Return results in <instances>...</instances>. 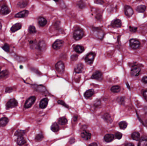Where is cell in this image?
I'll list each match as a JSON object with an SVG mask.
<instances>
[{
    "label": "cell",
    "instance_id": "4",
    "mask_svg": "<svg viewBox=\"0 0 147 146\" xmlns=\"http://www.w3.org/2000/svg\"><path fill=\"white\" fill-rule=\"evenodd\" d=\"M36 99V97L35 96H31L26 101L24 105V107H25V108H28L32 107L35 103Z\"/></svg>",
    "mask_w": 147,
    "mask_h": 146
},
{
    "label": "cell",
    "instance_id": "39",
    "mask_svg": "<svg viewBox=\"0 0 147 146\" xmlns=\"http://www.w3.org/2000/svg\"><path fill=\"white\" fill-rule=\"evenodd\" d=\"M44 138L43 135H42L41 134H39L36 135L35 136V140L37 141V142H41L43 140Z\"/></svg>",
    "mask_w": 147,
    "mask_h": 146
},
{
    "label": "cell",
    "instance_id": "44",
    "mask_svg": "<svg viewBox=\"0 0 147 146\" xmlns=\"http://www.w3.org/2000/svg\"><path fill=\"white\" fill-rule=\"evenodd\" d=\"M78 58V56L77 55H73L71 57V60L72 61H75Z\"/></svg>",
    "mask_w": 147,
    "mask_h": 146
},
{
    "label": "cell",
    "instance_id": "25",
    "mask_svg": "<svg viewBox=\"0 0 147 146\" xmlns=\"http://www.w3.org/2000/svg\"><path fill=\"white\" fill-rule=\"evenodd\" d=\"M131 137L133 138V139L135 140L136 141H139L140 139V135L139 133L137 132H133L131 135Z\"/></svg>",
    "mask_w": 147,
    "mask_h": 146
},
{
    "label": "cell",
    "instance_id": "36",
    "mask_svg": "<svg viewBox=\"0 0 147 146\" xmlns=\"http://www.w3.org/2000/svg\"><path fill=\"white\" fill-rule=\"evenodd\" d=\"M28 4V2L27 1L25 0H23L21 1L18 3V7L20 8H24L25 7H26L27 6V5Z\"/></svg>",
    "mask_w": 147,
    "mask_h": 146
},
{
    "label": "cell",
    "instance_id": "34",
    "mask_svg": "<svg viewBox=\"0 0 147 146\" xmlns=\"http://www.w3.org/2000/svg\"><path fill=\"white\" fill-rule=\"evenodd\" d=\"M120 90H121L120 87H119V86H118V85L114 86L110 89L111 92L114 93H119L120 91Z\"/></svg>",
    "mask_w": 147,
    "mask_h": 146
},
{
    "label": "cell",
    "instance_id": "9",
    "mask_svg": "<svg viewBox=\"0 0 147 146\" xmlns=\"http://www.w3.org/2000/svg\"><path fill=\"white\" fill-rule=\"evenodd\" d=\"M125 13L126 16L130 17L133 15L134 11L132 8L129 6H126L124 8Z\"/></svg>",
    "mask_w": 147,
    "mask_h": 146
},
{
    "label": "cell",
    "instance_id": "26",
    "mask_svg": "<svg viewBox=\"0 0 147 146\" xmlns=\"http://www.w3.org/2000/svg\"><path fill=\"white\" fill-rule=\"evenodd\" d=\"M74 50L78 53H81L83 52L84 51V48L83 46L81 45H77L75 46L74 48Z\"/></svg>",
    "mask_w": 147,
    "mask_h": 146
},
{
    "label": "cell",
    "instance_id": "11",
    "mask_svg": "<svg viewBox=\"0 0 147 146\" xmlns=\"http://www.w3.org/2000/svg\"><path fill=\"white\" fill-rule=\"evenodd\" d=\"M93 32L97 38L101 39L103 37L104 33L101 30H99L98 29H94V30H93Z\"/></svg>",
    "mask_w": 147,
    "mask_h": 146
},
{
    "label": "cell",
    "instance_id": "41",
    "mask_svg": "<svg viewBox=\"0 0 147 146\" xmlns=\"http://www.w3.org/2000/svg\"><path fill=\"white\" fill-rule=\"evenodd\" d=\"M115 137H116L117 139L119 140L120 139L122 138L123 135H122V133H119V132H117V133H115Z\"/></svg>",
    "mask_w": 147,
    "mask_h": 146
},
{
    "label": "cell",
    "instance_id": "2",
    "mask_svg": "<svg viewBox=\"0 0 147 146\" xmlns=\"http://www.w3.org/2000/svg\"><path fill=\"white\" fill-rule=\"evenodd\" d=\"M96 56V54L94 52H90L85 57V62L87 64L89 65H91L92 64Z\"/></svg>",
    "mask_w": 147,
    "mask_h": 146
},
{
    "label": "cell",
    "instance_id": "32",
    "mask_svg": "<svg viewBox=\"0 0 147 146\" xmlns=\"http://www.w3.org/2000/svg\"><path fill=\"white\" fill-rule=\"evenodd\" d=\"M58 122L60 125L63 126V125L66 124L68 122V120L67 119H66L64 117H60L59 119Z\"/></svg>",
    "mask_w": 147,
    "mask_h": 146
},
{
    "label": "cell",
    "instance_id": "27",
    "mask_svg": "<svg viewBox=\"0 0 147 146\" xmlns=\"http://www.w3.org/2000/svg\"><path fill=\"white\" fill-rule=\"evenodd\" d=\"M16 142L18 145H23L26 143V140L23 136H19L17 138Z\"/></svg>",
    "mask_w": 147,
    "mask_h": 146
},
{
    "label": "cell",
    "instance_id": "21",
    "mask_svg": "<svg viewBox=\"0 0 147 146\" xmlns=\"http://www.w3.org/2000/svg\"><path fill=\"white\" fill-rule=\"evenodd\" d=\"M38 23L41 27H44L47 23V21L43 17H40L38 19Z\"/></svg>",
    "mask_w": 147,
    "mask_h": 146
},
{
    "label": "cell",
    "instance_id": "1",
    "mask_svg": "<svg viewBox=\"0 0 147 146\" xmlns=\"http://www.w3.org/2000/svg\"><path fill=\"white\" fill-rule=\"evenodd\" d=\"M84 36V32L82 29H77L74 32L73 37L76 40L81 39Z\"/></svg>",
    "mask_w": 147,
    "mask_h": 146
},
{
    "label": "cell",
    "instance_id": "22",
    "mask_svg": "<svg viewBox=\"0 0 147 146\" xmlns=\"http://www.w3.org/2000/svg\"><path fill=\"white\" fill-rule=\"evenodd\" d=\"M83 69V65L82 63H79L74 68V71L76 73H82Z\"/></svg>",
    "mask_w": 147,
    "mask_h": 146
},
{
    "label": "cell",
    "instance_id": "13",
    "mask_svg": "<svg viewBox=\"0 0 147 146\" xmlns=\"http://www.w3.org/2000/svg\"><path fill=\"white\" fill-rule=\"evenodd\" d=\"M33 88L35 89L37 91L42 92V93H46L47 92V90L45 87H44L42 85H34L33 86Z\"/></svg>",
    "mask_w": 147,
    "mask_h": 146
},
{
    "label": "cell",
    "instance_id": "50",
    "mask_svg": "<svg viewBox=\"0 0 147 146\" xmlns=\"http://www.w3.org/2000/svg\"><path fill=\"white\" fill-rule=\"evenodd\" d=\"M74 121H76L77 120V119H78V117L77 116H74Z\"/></svg>",
    "mask_w": 147,
    "mask_h": 146
},
{
    "label": "cell",
    "instance_id": "15",
    "mask_svg": "<svg viewBox=\"0 0 147 146\" xmlns=\"http://www.w3.org/2000/svg\"><path fill=\"white\" fill-rule=\"evenodd\" d=\"M121 25H122L121 21L118 19H116L115 20L113 21L111 23V26L114 28H118V27H121Z\"/></svg>",
    "mask_w": 147,
    "mask_h": 146
},
{
    "label": "cell",
    "instance_id": "48",
    "mask_svg": "<svg viewBox=\"0 0 147 146\" xmlns=\"http://www.w3.org/2000/svg\"><path fill=\"white\" fill-rule=\"evenodd\" d=\"M125 145L126 146H134V144H133L132 143L127 142V143H126L125 144Z\"/></svg>",
    "mask_w": 147,
    "mask_h": 146
},
{
    "label": "cell",
    "instance_id": "52",
    "mask_svg": "<svg viewBox=\"0 0 147 146\" xmlns=\"http://www.w3.org/2000/svg\"><path fill=\"white\" fill-rule=\"evenodd\" d=\"M54 0L55 1V2H57L59 0Z\"/></svg>",
    "mask_w": 147,
    "mask_h": 146
},
{
    "label": "cell",
    "instance_id": "14",
    "mask_svg": "<svg viewBox=\"0 0 147 146\" xmlns=\"http://www.w3.org/2000/svg\"><path fill=\"white\" fill-rule=\"evenodd\" d=\"M28 13H29V12L28 11L26 10H24L16 14L15 16L16 18H24V17L28 16Z\"/></svg>",
    "mask_w": 147,
    "mask_h": 146
},
{
    "label": "cell",
    "instance_id": "16",
    "mask_svg": "<svg viewBox=\"0 0 147 146\" xmlns=\"http://www.w3.org/2000/svg\"><path fill=\"white\" fill-rule=\"evenodd\" d=\"M48 99L46 98H44L41 101L40 103V107L44 109L46 107L48 103Z\"/></svg>",
    "mask_w": 147,
    "mask_h": 146
},
{
    "label": "cell",
    "instance_id": "37",
    "mask_svg": "<svg viewBox=\"0 0 147 146\" xmlns=\"http://www.w3.org/2000/svg\"><path fill=\"white\" fill-rule=\"evenodd\" d=\"M28 32L31 34H35L36 32V28H35V26H34L33 25H31L29 26V27L28 28Z\"/></svg>",
    "mask_w": 147,
    "mask_h": 146
},
{
    "label": "cell",
    "instance_id": "33",
    "mask_svg": "<svg viewBox=\"0 0 147 146\" xmlns=\"http://www.w3.org/2000/svg\"><path fill=\"white\" fill-rule=\"evenodd\" d=\"M146 9V7L145 5H141L136 7V10L138 13H143Z\"/></svg>",
    "mask_w": 147,
    "mask_h": 146
},
{
    "label": "cell",
    "instance_id": "3",
    "mask_svg": "<svg viewBox=\"0 0 147 146\" xmlns=\"http://www.w3.org/2000/svg\"><path fill=\"white\" fill-rule=\"evenodd\" d=\"M129 45L133 49H137L140 47V43L137 39H132L129 40Z\"/></svg>",
    "mask_w": 147,
    "mask_h": 146
},
{
    "label": "cell",
    "instance_id": "12",
    "mask_svg": "<svg viewBox=\"0 0 147 146\" xmlns=\"http://www.w3.org/2000/svg\"><path fill=\"white\" fill-rule=\"evenodd\" d=\"M81 136L85 140L89 141L91 137V134L87 131H84L81 133Z\"/></svg>",
    "mask_w": 147,
    "mask_h": 146
},
{
    "label": "cell",
    "instance_id": "40",
    "mask_svg": "<svg viewBox=\"0 0 147 146\" xmlns=\"http://www.w3.org/2000/svg\"><path fill=\"white\" fill-rule=\"evenodd\" d=\"M3 49L6 52H9L10 50L9 46L7 44H5V45L2 47Z\"/></svg>",
    "mask_w": 147,
    "mask_h": 146
},
{
    "label": "cell",
    "instance_id": "23",
    "mask_svg": "<svg viewBox=\"0 0 147 146\" xmlns=\"http://www.w3.org/2000/svg\"><path fill=\"white\" fill-rule=\"evenodd\" d=\"M94 94V92L93 90H89L85 92L84 94V96L86 98L89 99Z\"/></svg>",
    "mask_w": 147,
    "mask_h": 146
},
{
    "label": "cell",
    "instance_id": "35",
    "mask_svg": "<svg viewBox=\"0 0 147 146\" xmlns=\"http://www.w3.org/2000/svg\"><path fill=\"white\" fill-rule=\"evenodd\" d=\"M128 125V123L126 121H121L119 123V127L120 129L124 130L126 129Z\"/></svg>",
    "mask_w": 147,
    "mask_h": 146
},
{
    "label": "cell",
    "instance_id": "43",
    "mask_svg": "<svg viewBox=\"0 0 147 146\" xmlns=\"http://www.w3.org/2000/svg\"><path fill=\"white\" fill-rule=\"evenodd\" d=\"M58 103L59 104H60V105H62L64 106L65 107H69L67 105H66V104L64 102H63V101L59 100L58 101Z\"/></svg>",
    "mask_w": 147,
    "mask_h": 146
},
{
    "label": "cell",
    "instance_id": "10",
    "mask_svg": "<svg viewBox=\"0 0 147 146\" xmlns=\"http://www.w3.org/2000/svg\"><path fill=\"white\" fill-rule=\"evenodd\" d=\"M102 73L99 71H96L92 75L91 78L96 80H101L102 78Z\"/></svg>",
    "mask_w": 147,
    "mask_h": 146
},
{
    "label": "cell",
    "instance_id": "20",
    "mask_svg": "<svg viewBox=\"0 0 147 146\" xmlns=\"http://www.w3.org/2000/svg\"><path fill=\"white\" fill-rule=\"evenodd\" d=\"M10 12L9 7L7 6H4L1 8L0 10V13L2 15H7Z\"/></svg>",
    "mask_w": 147,
    "mask_h": 146
},
{
    "label": "cell",
    "instance_id": "45",
    "mask_svg": "<svg viewBox=\"0 0 147 146\" xmlns=\"http://www.w3.org/2000/svg\"><path fill=\"white\" fill-rule=\"evenodd\" d=\"M142 81L143 83H144V84H147V76H145L143 77Z\"/></svg>",
    "mask_w": 147,
    "mask_h": 146
},
{
    "label": "cell",
    "instance_id": "38",
    "mask_svg": "<svg viewBox=\"0 0 147 146\" xmlns=\"http://www.w3.org/2000/svg\"><path fill=\"white\" fill-rule=\"evenodd\" d=\"M25 132L24 130H18L16 131L15 133V135L19 137V136H23V135L25 134Z\"/></svg>",
    "mask_w": 147,
    "mask_h": 146
},
{
    "label": "cell",
    "instance_id": "47",
    "mask_svg": "<svg viewBox=\"0 0 147 146\" xmlns=\"http://www.w3.org/2000/svg\"><path fill=\"white\" fill-rule=\"evenodd\" d=\"M124 102H125L124 98L123 97H121L120 99H119V103H120L121 104H124Z\"/></svg>",
    "mask_w": 147,
    "mask_h": 146
},
{
    "label": "cell",
    "instance_id": "29",
    "mask_svg": "<svg viewBox=\"0 0 147 146\" xmlns=\"http://www.w3.org/2000/svg\"><path fill=\"white\" fill-rule=\"evenodd\" d=\"M9 121V120L7 117H4L0 119V126H5L7 124Z\"/></svg>",
    "mask_w": 147,
    "mask_h": 146
},
{
    "label": "cell",
    "instance_id": "49",
    "mask_svg": "<svg viewBox=\"0 0 147 146\" xmlns=\"http://www.w3.org/2000/svg\"><path fill=\"white\" fill-rule=\"evenodd\" d=\"M97 144L96 143H92V144H90V146H97Z\"/></svg>",
    "mask_w": 147,
    "mask_h": 146
},
{
    "label": "cell",
    "instance_id": "51",
    "mask_svg": "<svg viewBox=\"0 0 147 146\" xmlns=\"http://www.w3.org/2000/svg\"><path fill=\"white\" fill-rule=\"evenodd\" d=\"M2 25H1V24L0 23V30H1V28H2Z\"/></svg>",
    "mask_w": 147,
    "mask_h": 146
},
{
    "label": "cell",
    "instance_id": "46",
    "mask_svg": "<svg viewBox=\"0 0 147 146\" xmlns=\"http://www.w3.org/2000/svg\"><path fill=\"white\" fill-rule=\"evenodd\" d=\"M143 95L145 99L147 101V90H145L143 93Z\"/></svg>",
    "mask_w": 147,
    "mask_h": 146
},
{
    "label": "cell",
    "instance_id": "54",
    "mask_svg": "<svg viewBox=\"0 0 147 146\" xmlns=\"http://www.w3.org/2000/svg\"><path fill=\"white\" fill-rule=\"evenodd\" d=\"M0 70H1V67H0Z\"/></svg>",
    "mask_w": 147,
    "mask_h": 146
},
{
    "label": "cell",
    "instance_id": "53",
    "mask_svg": "<svg viewBox=\"0 0 147 146\" xmlns=\"http://www.w3.org/2000/svg\"><path fill=\"white\" fill-rule=\"evenodd\" d=\"M21 69L23 68V66H21Z\"/></svg>",
    "mask_w": 147,
    "mask_h": 146
},
{
    "label": "cell",
    "instance_id": "5",
    "mask_svg": "<svg viewBox=\"0 0 147 146\" xmlns=\"http://www.w3.org/2000/svg\"><path fill=\"white\" fill-rule=\"evenodd\" d=\"M55 68L58 73H63L65 68L64 64L62 61H59L55 64Z\"/></svg>",
    "mask_w": 147,
    "mask_h": 146
},
{
    "label": "cell",
    "instance_id": "24",
    "mask_svg": "<svg viewBox=\"0 0 147 146\" xmlns=\"http://www.w3.org/2000/svg\"><path fill=\"white\" fill-rule=\"evenodd\" d=\"M103 119L108 123H111L112 122V119L111 118L110 115L108 113L105 114L102 116Z\"/></svg>",
    "mask_w": 147,
    "mask_h": 146
},
{
    "label": "cell",
    "instance_id": "30",
    "mask_svg": "<svg viewBox=\"0 0 147 146\" xmlns=\"http://www.w3.org/2000/svg\"><path fill=\"white\" fill-rule=\"evenodd\" d=\"M51 129L53 132H57L60 130V127L57 123H54L52 124L51 126Z\"/></svg>",
    "mask_w": 147,
    "mask_h": 146
},
{
    "label": "cell",
    "instance_id": "28",
    "mask_svg": "<svg viewBox=\"0 0 147 146\" xmlns=\"http://www.w3.org/2000/svg\"><path fill=\"white\" fill-rule=\"evenodd\" d=\"M38 48L41 51L45 50L46 48V44L45 42L43 40L40 41L38 43Z\"/></svg>",
    "mask_w": 147,
    "mask_h": 146
},
{
    "label": "cell",
    "instance_id": "8",
    "mask_svg": "<svg viewBox=\"0 0 147 146\" xmlns=\"http://www.w3.org/2000/svg\"><path fill=\"white\" fill-rule=\"evenodd\" d=\"M64 42L62 40L58 39L53 43V48L55 50H58L62 47L63 45Z\"/></svg>",
    "mask_w": 147,
    "mask_h": 146
},
{
    "label": "cell",
    "instance_id": "17",
    "mask_svg": "<svg viewBox=\"0 0 147 146\" xmlns=\"http://www.w3.org/2000/svg\"><path fill=\"white\" fill-rule=\"evenodd\" d=\"M22 28V25L20 23H16L13 25L11 28L10 30L12 33L16 32L17 30H20Z\"/></svg>",
    "mask_w": 147,
    "mask_h": 146
},
{
    "label": "cell",
    "instance_id": "31",
    "mask_svg": "<svg viewBox=\"0 0 147 146\" xmlns=\"http://www.w3.org/2000/svg\"><path fill=\"white\" fill-rule=\"evenodd\" d=\"M9 75V72L7 70H5L0 73V79L6 78Z\"/></svg>",
    "mask_w": 147,
    "mask_h": 146
},
{
    "label": "cell",
    "instance_id": "18",
    "mask_svg": "<svg viewBox=\"0 0 147 146\" xmlns=\"http://www.w3.org/2000/svg\"><path fill=\"white\" fill-rule=\"evenodd\" d=\"M138 145L147 146V137L145 136L141 137Z\"/></svg>",
    "mask_w": 147,
    "mask_h": 146
},
{
    "label": "cell",
    "instance_id": "7",
    "mask_svg": "<svg viewBox=\"0 0 147 146\" xmlns=\"http://www.w3.org/2000/svg\"><path fill=\"white\" fill-rule=\"evenodd\" d=\"M18 105V102L15 99H10L6 104V107L7 109L15 107Z\"/></svg>",
    "mask_w": 147,
    "mask_h": 146
},
{
    "label": "cell",
    "instance_id": "42",
    "mask_svg": "<svg viewBox=\"0 0 147 146\" xmlns=\"http://www.w3.org/2000/svg\"><path fill=\"white\" fill-rule=\"evenodd\" d=\"M129 28L130 31L132 32V33H135V32H136L137 30V29H138L137 27H131V26H130Z\"/></svg>",
    "mask_w": 147,
    "mask_h": 146
},
{
    "label": "cell",
    "instance_id": "6",
    "mask_svg": "<svg viewBox=\"0 0 147 146\" xmlns=\"http://www.w3.org/2000/svg\"><path fill=\"white\" fill-rule=\"evenodd\" d=\"M141 72V69L138 66L134 65L130 71V75L132 76L136 77L139 75Z\"/></svg>",
    "mask_w": 147,
    "mask_h": 146
},
{
    "label": "cell",
    "instance_id": "19",
    "mask_svg": "<svg viewBox=\"0 0 147 146\" xmlns=\"http://www.w3.org/2000/svg\"><path fill=\"white\" fill-rule=\"evenodd\" d=\"M115 138V136L112 134H107L104 137V139L106 142L109 143L112 142Z\"/></svg>",
    "mask_w": 147,
    "mask_h": 146
}]
</instances>
